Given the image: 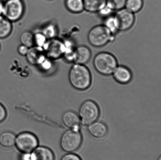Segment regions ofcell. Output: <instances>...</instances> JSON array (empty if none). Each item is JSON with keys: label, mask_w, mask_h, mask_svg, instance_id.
<instances>
[{"label": "cell", "mask_w": 161, "mask_h": 160, "mask_svg": "<svg viewBox=\"0 0 161 160\" xmlns=\"http://www.w3.org/2000/svg\"><path fill=\"white\" fill-rule=\"evenodd\" d=\"M69 81L77 90H86L91 84L92 77L89 69L84 65L75 64L71 68L69 73Z\"/></svg>", "instance_id": "1"}, {"label": "cell", "mask_w": 161, "mask_h": 160, "mask_svg": "<svg viewBox=\"0 0 161 160\" xmlns=\"http://www.w3.org/2000/svg\"><path fill=\"white\" fill-rule=\"evenodd\" d=\"M95 69L98 73L105 76L113 74L118 66L116 57L111 53L101 52L96 54L93 61Z\"/></svg>", "instance_id": "2"}, {"label": "cell", "mask_w": 161, "mask_h": 160, "mask_svg": "<svg viewBox=\"0 0 161 160\" xmlns=\"http://www.w3.org/2000/svg\"><path fill=\"white\" fill-rule=\"evenodd\" d=\"M112 34L104 25H98L90 30L88 40L93 46L100 48L107 45L111 40Z\"/></svg>", "instance_id": "3"}, {"label": "cell", "mask_w": 161, "mask_h": 160, "mask_svg": "<svg viewBox=\"0 0 161 160\" xmlns=\"http://www.w3.org/2000/svg\"><path fill=\"white\" fill-rule=\"evenodd\" d=\"M82 142L81 134L77 129L66 132L61 137V146L64 151L70 153L76 151Z\"/></svg>", "instance_id": "4"}, {"label": "cell", "mask_w": 161, "mask_h": 160, "mask_svg": "<svg viewBox=\"0 0 161 160\" xmlns=\"http://www.w3.org/2000/svg\"><path fill=\"white\" fill-rule=\"evenodd\" d=\"M24 10L23 0H6L2 15L11 22H15L23 16Z\"/></svg>", "instance_id": "5"}, {"label": "cell", "mask_w": 161, "mask_h": 160, "mask_svg": "<svg viewBox=\"0 0 161 160\" xmlns=\"http://www.w3.org/2000/svg\"><path fill=\"white\" fill-rule=\"evenodd\" d=\"M79 113L82 123L88 125L97 120L100 114V111L95 102L91 100H87L80 106Z\"/></svg>", "instance_id": "6"}, {"label": "cell", "mask_w": 161, "mask_h": 160, "mask_svg": "<svg viewBox=\"0 0 161 160\" xmlns=\"http://www.w3.org/2000/svg\"><path fill=\"white\" fill-rule=\"evenodd\" d=\"M15 144L19 151L23 153H30L37 148L38 141L31 133L23 132L17 136Z\"/></svg>", "instance_id": "7"}, {"label": "cell", "mask_w": 161, "mask_h": 160, "mask_svg": "<svg viewBox=\"0 0 161 160\" xmlns=\"http://www.w3.org/2000/svg\"><path fill=\"white\" fill-rule=\"evenodd\" d=\"M47 58L50 59H56L64 56L65 47L64 42L55 38L48 40L43 47Z\"/></svg>", "instance_id": "8"}, {"label": "cell", "mask_w": 161, "mask_h": 160, "mask_svg": "<svg viewBox=\"0 0 161 160\" xmlns=\"http://www.w3.org/2000/svg\"><path fill=\"white\" fill-rule=\"evenodd\" d=\"M114 17L118 31L128 30L133 26L135 22L134 14L126 9L118 11Z\"/></svg>", "instance_id": "9"}, {"label": "cell", "mask_w": 161, "mask_h": 160, "mask_svg": "<svg viewBox=\"0 0 161 160\" xmlns=\"http://www.w3.org/2000/svg\"><path fill=\"white\" fill-rule=\"evenodd\" d=\"M26 56L28 62L34 65H40L47 58L43 48L37 46L29 48Z\"/></svg>", "instance_id": "10"}, {"label": "cell", "mask_w": 161, "mask_h": 160, "mask_svg": "<svg viewBox=\"0 0 161 160\" xmlns=\"http://www.w3.org/2000/svg\"><path fill=\"white\" fill-rule=\"evenodd\" d=\"M91 56V51L88 47L80 45L75 49L73 62L75 64L85 65L89 62Z\"/></svg>", "instance_id": "11"}, {"label": "cell", "mask_w": 161, "mask_h": 160, "mask_svg": "<svg viewBox=\"0 0 161 160\" xmlns=\"http://www.w3.org/2000/svg\"><path fill=\"white\" fill-rule=\"evenodd\" d=\"M113 74L115 80L121 84H127L132 79L131 72L128 68L124 66H117Z\"/></svg>", "instance_id": "12"}, {"label": "cell", "mask_w": 161, "mask_h": 160, "mask_svg": "<svg viewBox=\"0 0 161 160\" xmlns=\"http://www.w3.org/2000/svg\"><path fill=\"white\" fill-rule=\"evenodd\" d=\"M90 134L96 138L101 139L105 137L108 133V128L105 123L102 122H94L88 128Z\"/></svg>", "instance_id": "13"}, {"label": "cell", "mask_w": 161, "mask_h": 160, "mask_svg": "<svg viewBox=\"0 0 161 160\" xmlns=\"http://www.w3.org/2000/svg\"><path fill=\"white\" fill-rule=\"evenodd\" d=\"M32 160H54V154L51 150L47 147H37L31 154Z\"/></svg>", "instance_id": "14"}, {"label": "cell", "mask_w": 161, "mask_h": 160, "mask_svg": "<svg viewBox=\"0 0 161 160\" xmlns=\"http://www.w3.org/2000/svg\"><path fill=\"white\" fill-rule=\"evenodd\" d=\"M84 7L86 12L98 13L106 6L107 0H83Z\"/></svg>", "instance_id": "15"}, {"label": "cell", "mask_w": 161, "mask_h": 160, "mask_svg": "<svg viewBox=\"0 0 161 160\" xmlns=\"http://www.w3.org/2000/svg\"><path fill=\"white\" fill-rule=\"evenodd\" d=\"M62 119L64 124L69 128L77 129L79 126V117L78 114L73 111H67L64 113Z\"/></svg>", "instance_id": "16"}, {"label": "cell", "mask_w": 161, "mask_h": 160, "mask_svg": "<svg viewBox=\"0 0 161 160\" xmlns=\"http://www.w3.org/2000/svg\"><path fill=\"white\" fill-rule=\"evenodd\" d=\"M12 22L3 15H0V39L7 37L12 32Z\"/></svg>", "instance_id": "17"}, {"label": "cell", "mask_w": 161, "mask_h": 160, "mask_svg": "<svg viewBox=\"0 0 161 160\" xmlns=\"http://www.w3.org/2000/svg\"><path fill=\"white\" fill-rule=\"evenodd\" d=\"M16 137L12 133L6 132L0 135V145L5 148H10L15 143Z\"/></svg>", "instance_id": "18"}, {"label": "cell", "mask_w": 161, "mask_h": 160, "mask_svg": "<svg viewBox=\"0 0 161 160\" xmlns=\"http://www.w3.org/2000/svg\"><path fill=\"white\" fill-rule=\"evenodd\" d=\"M66 7L71 12L80 13L84 9L83 0H66Z\"/></svg>", "instance_id": "19"}, {"label": "cell", "mask_w": 161, "mask_h": 160, "mask_svg": "<svg viewBox=\"0 0 161 160\" xmlns=\"http://www.w3.org/2000/svg\"><path fill=\"white\" fill-rule=\"evenodd\" d=\"M143 0H126L125 7L132 13L140 12L143 6Z\"/></svg>", "instance_id": "20"}, {"label": "cell", "mask_w": 161, "mask_h": 160, "mask_svg": "<svg viewBox=\"0 0 161 160\" xmlns=\"http://www.w3.org/2000/svg\"><path fill=\"white\" fill-rule=\"evenodd\" d=\"M20 40L22 44L29 48L34 46V35L29 31H25L22 33L20 36Z\"/></svg>", "instance_id": "21"}, {"label": "cell", "mask_w": 161, "mask_h": 160, "mask_svg": "<svg viewBox=\"0 0 161 160\" xmlns=\"http://www.w3.org/2000/svg\"><path fill=\"white\" fill-rule=\"evenodd\" d=\"M42 33L48 40H49L56 38L57 35V29L54 24L49 23L44 27Z\"/></svg>", "instance_id": "22"}, {"label": "cell", "mask_w": 161, "mask_h": 160, "mask_svg": "<svg viewBox=\"0 0 161 160\" xmlns=\"http://www.w3.org/2000/svg\"><path fill=\"white\" fill-rule=\"evenodd\" d=\"M126 0H107L106 6L111 10L119 11L125 7Z\"/></svg>", "instance_id": "23"}, {"label": "cell", "mask_w": 161, "mask_h": 160, "mask_svg": "<svg viewBox=\"0 0 161 160\" xmlns=\"http://www.w3.org/2000/svg\"><path fill=\"white\" fill-rule=\"evenodd\" d=\"M104 25L112 34H115L118 31L117 29L116 24H115L114 16H110L105 18Z\"/></svg>", "instance_id": "24"}, {"label": "cell", "mask_w": 161, "mask_h": 160, "mask_svg": "<svg viewBox=\"0 0 161 160\" xmlns=\"http://www.w3.org/2000/svg\"><path fill=\"white\" fill-rule=\"evenodd\" d=\"M47 39L42 33H37L34 35V44L38 47H42L47 42Z\"/></svg>", "instance_id": "25"}, {"label": "cell", "mask_w": 161, "mask_h": 160, "mask_svg": "<svg viewBox=\"0 0 161 160\" xmlns=\"http://www.w3.org/2000/svg\"><path fill=\"white\" fill-rule=\"evenodd\" d=\"M113 11L111 10L109 8L106 6L103 9L100 11L98 13L101 17H104V18H106L107 17H109L111 16L112 14L113 13Z\"/></svg>", "instance_id": "26"}, {"label": "cell", "mask_w": 161, "mask_h": 160, "mask_svg": "<svg viewBox=\"0 0 161 160\" xmlns=\"http://www.w3.org/2000/svg\"><path fill=\"white\" fill-rule=\"evenodd\" d=\"M50 59L47 57L39 66L44 70H50L52 66V63Z\"/></svg>", "instance_id": "27"}, {"label": "cell", "mask_w": 161, "mask_h": 160, "mask_svg": "<svg viewBox=\"0 0 161 160\" xmlns=\"http://www.w3.org/2000/svg\"><path fill=\"white\" fill-rule=\"evenodd\" d=\"M28 50H29V48H28L27 47L21 44L18 47L17 51H18L19 54L21 55L26 56Z\"/></svg>", "instance_id": "28"}, {"label": "cell", "mask_w": 161, "mask_h": 160, "mask_svg": "<svg viewBox=\"0 0 161 160\" xmlns=\"http://www.w3.org/2000/svg\"><path fill=\"white\" fill-rule=\"evenodd\" d=\"M61 160H81L77 155L74 154H68L63 157Z\"/></svg>", "instance_id": "29"}, {"label": "cell", "mask_w": 161, "mask_h": 160, "mask_svg": "<svg viewBox=\"0 0 161 160\" xmlns=\"http://www.w3.org/2000/svg\"><path fill=\"white\" fill-rule=\"evenodd\" d=\"M6 116V112L5 109L2 105L0 103V123L5 120Z\"/></svg>", "instance_id": "30"}, {"label": "cell", "mask_w": 161, "mask_h": 160, "mask_svg": "<svg viewBox=\"0 0 161 160\" xmlns=\"http://www.w3.org/2000/svg\"><path fill=\"white\" fill-rule=\"evenodd\" d=\"M20 160H32L30 153H23L20 157Z\"/></svg>", "instance_id": "31"}, {"label": "cell", "mask_w": 161, "mask_h": 160, "mask_svg": "<svg viewBox=\"0 0 161 160\" xmlns=\"http://www.w3.org/2000/svg\"><path fill=\"white\" fill-rule=\"evenodd\" d=\"M4 3L3 0H0V15H2L4 9Z\"/></svg>", "instance_id": "32"}, {"label": "cell", "mask_w": 161, "mask_h": 160, "mask_svg": "<svg viewBox=\"0 0 161 160\" xmlns=\"http://www.w3.org/2000/svg\"><path fill=\"white\" fill-rule=\"evenodd\" d=\"M159 160H161V158H160H160H159Z\"/></svg>", "instance_id": "33"}, {"label": "cell", "mask_w": 161, "mask_h": 160, "mask_svg": "<svg viewBox=\"0 0 161 160\" xmlns=\"http://www.w3.org/2000/svg\"><path fill=\"white\" fill-rule=\"evenodd\" d=\"M0 49H1V45H0Z\"/></svg>", "instance_id": "34"}]
</instances>
